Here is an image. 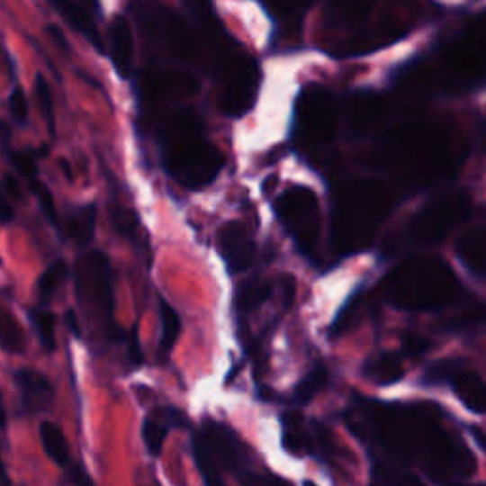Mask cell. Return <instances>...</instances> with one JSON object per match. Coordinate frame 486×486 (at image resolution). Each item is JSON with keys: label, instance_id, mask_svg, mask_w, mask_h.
I'll return each mask as SVG.
<instances>
[{"label": "cell", "instance_id": "cell-48", "mask_svg": "<svg viewBox=\"0 0 486 486\" xmlns=\"http://www.w3.org/2000/svg\"><path fill=\"white\" fill-rule=\"evenodd\" d=\"M282 287H284L285 306H291V302H292V299H294V292H297V285H294V280H292L291 275H285V277H284Z\"/></svg>", "mask_w": 486, "mask_h": 486}, {"label": "cell", "instance_id": "cell-10", "mask_svg": "<svg viewBox=\"0 0 486 486\" xmlns=\"http://www.w3.org/2000/svg\"><path fill=\"white\" fill-rule=\"evenodd\" d=\"M260 86V71L253 58L236 54L224 59L220 68L219 105L232 118L246 116L253 105Z\"/></svg>", "mask_w": 486, "mask_h": 486}, {"label": "cell", "instance_id": "cell-7", "mask_svg": "<svg viewBox=\"0 0 486 486\" xmlns=\"http://www.w3.org/2000/svg\"><path fill=\"white\" fill-rule=\"evenodd\" d=\"M472 202L464 194H445L426 203L407 227L395 236L397 246L429 248L437 246L470 215Z\"/></svg>", "mask_w": 486, "mask_h": 486}, {"label": "cell", "instance_id": "cell-17", "mask_svg": "<svg viewBox=\"0 0 486 486\" xmlns=\"http://www.w3.org/2000/svg\"><path fill=\"white\" fill-rule=\"evenodd\" d=\"M15 384L22 392L23 405L31 412L46 410L54 401V388L50 380L34 369H22L15 373Z\"/></svg>", "mask_w": 486, "mask_h": 486}, {"label": "cell", "instance_id": "cell-39", "mask_svg": "<svg viewBox=\"0 0 486 486\" xmlns=\"http://www.w3.org/2000/svg\"><path fill=\"white\" fill-rule=\"evenodd\" d=\"M32 193L34 196L39 198V205L42 207L44 215L50 219V222H54L56 227H59V220H58V210H56V200H54V194L50 193L48 186L42 184V183H32Z\"/></svg>", "mask_w": 486, "mask_h": 486}, {"label": "cell", "instance_id": "cell-52", "mask_svg": "<svg viewBox=\"0 0 486 486\" xmlns=\"http://www.w3.org/2000/svg\"><path fill=\"white\" fill-rule=\"evenodd\" d=\"M263 486H285V484H282L280 481H270V482H265Z\"/></svg>", "mask_w": 486, "mask_h": 486}, {"label": "cell", "instance_id": "cell-5", "mask_svg": "<svg viewBox=\"0 0 486 486\" xmlns=\"http://www.w3.org/2000/svg\"><path fill=\"white\" fill-rule=\"evenodd\" d=\"M409 445L412 462L437 481L467 479L475 473V456L460 437L448 433L436 412L426 407H407Z\"/></svg>", "mask_w": 486, "mask_h": 486}, {"label": "cell", "instance_id": "cell-15", "mask_svg": "<svg viewBox=\"0 0 486 486\" xmlns=\"http://www.w3.org/2000/svg\"><path fill=\"white\" fill-rule=\"evenodd\" d=\"M111 61L122 80H130L133 67V37L124 15H116L109 29Z\"/></svg>", "mask_w": 486, "mask_h": 486}, {"label": "cell", "instance_id": "cell-1", "mask_svg": "<svg viewBox=\"0 0 486 486\" xmlns=\"http://www.w3.org/2000/svg\"><path fill=\"white\" fill-rule=\"evenodd\" d=\"M160 143L166 171L188 190L212 184L224 166L222 152L210 141L203 120L193 109H179L166 118Z\"/></svg>", "mask_w": 486, "mask_h": 486}, {"label": "cell", "instance_id": "cell-8", "mask_svg": "<svg viewBox=\"0 0 486 486\" xmlns=\"http://www.w3.org/2000/svg\"><path fill=\"white\" fill-rule=\"evenodd\" d=\"M274 212L302 255L310 256L316 251L321 230V213L314 190L306 186H291L275 200Z\"/></svg>", "mask_w": 486, "mask_h": 486}, {"label": "cell", "instance_id": "cell-2", "mask_svg": "<svg viewBox=\"0 0 486 486\" xmlns=\"http://www.w3.org/2000/svg\"><path fill=\"white\" fill-rule=\"evenodd\" d=\"M454 139L439 126H407L390 131L380 145L378 164L416 179H441L456 167Z\"/></svg>", "mask_w": 486, "mask_h": 486}, {"label": "cell", "instance_id": "cell-37", "mask_svg": "<svg viewBox=\"0 0 486 486\" xmlns=\"http://www.w3.org/2000/svg\"><path fill=\"white\" fill-rule=\"evenodd\" d=\"M111 220L120 234H126L130 238H133L139 230L137 217L130 210H124V207L118 203L111 205Z\"/></svg>", "mask_w": 486, "mask_h": 486}, {"label": "cell", "instance_id": "cell-50", "mask_svg": "<svg viewBox=\"0 0 486 486\" xmlns=\"http://www.w3.org/2000/svg\"><path fill=\"white\" fill-rule=\"evenodd\" d=\"M48 32L51 34V37H56V42L63 48V50H68V44L65 42V37H63V32L58 29V27H48Z\"/></svg>", "mask_w": 486, "mask_h": 486}, {"label": "cell", "instance_id": "cell-29", "mask_svg": "<svg viewBox=\"0 0 486 486\" xmlns=\"http://www.w3.org/2000/svg\"><path fill=\"white\" fill-rule=\"evenodd\" d=\"M316 0H268L270 12L284 23H299Z\"/></svg>", "mask_w": 486, "mask_h": 486}, {"label": "cell", "instance_id": "cell-31", "mask_svg": "<svg viewBox=\"0 0 486 486\" xmlns=\"http://www.w3.org/2000/svg\"><path fill=\"white\" fill-rule=\"evenodd\" d=\"M486 325V304H477L472 308H465L460 314L450 316L445 323V331H467V328H475Z\"/></svg>", "mask_w": 486, "mask_h": 486}, {"label": "cell", "instance_id": "cell-53", "mask_svg": "<svg viewBox=\"0 0 486 486\" xmlns=\"http://www.w3.org/2000/svg\"><path fill=\"white\" fill-rule=\"evenodd\" d=\"M304 486H318V484H316V482H311V481H306Z\"/></svg>", "mask_w": 486, "mask_h": 486}, {"label": "cell", "instance_id": "cell-44", "mask_svg": "<svg viewBox=\"0 0 486 486\" xmlns=\"http://www.w3.org/2000/svg\"><path fill=\"white\" fill-rule=\"evenodd\" d=\"M71 482H73V486H94V481L90 479L88 472H86V467H82V465L73 467Z\"/></svg>", "mask_w": 486, "mask_h": 486}, {"label": "cell", "instance_id": "cell-25", "mask_svg": "<svg viewBox=\"0 0 486 486\" xmlns=\"http://www.w3.org/2000/svg\"><path fill=\"white\" fill-rule=\"evenodd\" d=\"M0 348L8 354L25 352V333L12 311L0 306Z\"/></svg>", "mask_w": 486, "mask_h": 486}, {"label": "cell", "instance_id": "cell-27", "mask_svg": "<svg viewBox=\"0 0 486 486\" xmlns=\"http://www.w3.org/2000/svg\"><path fill=\"white\" fill-rule=\"evenodd\" d=\"M270 294H272V285L268 282L249 280L238 287L234 304L238 311H249L263 304L265 301H268Z\"/></svg>", "mask_w": 486, "mask_h": 486}, {"label": "cell", "instance_id": "cell-14", "mask_svg": "<svg viewBox=\"0 0 486 486\" xmlns=\"http://www.w3.org/2000/svg\"><path fill=\"white\" fill-rule=\"evenodd\" d=\"M386 116V105L378 95L361 92L350 99L348 126L356 135H364L376 130Z\"/></svg>", "mask_w": 486, "mask_h": 486}, {"label": "cell", "instance_id": "cell-45", "mask_svg": "<svg viewBox=\"0 0 486 486\" xmlns=\"http://www.w3.org/2000/svg\"><path fill=\"white\" fill-rule=\"evenodd\" d=\"M3 193L8 196V198H14V200H17V198H20L22 196V188H20V183H17L15 181V177H12V176H6L4 177V181H3Z\"/></svg>", "mask_w": 486, "mask_h": 486}, {"label": "cell", "instance_id": "cell-6", "mask_svg": "<svg viewBox=\"0 0 486 486\" xmlns=\"http://www.w3.org/2000/svg\"><path fill=\"white\" fill-rule=\"evenodd\" d=\"M439 78L448 92H473L486 86V12L467 22L437 54Z\"/></svg>", "mask_w": 486, "mask_h": 486}, {"label": "cell", "instance_id": "cell-23", "mask_svg": "<svg viewBox=\"0 0 486 486\" xmlns=\"http://www.w3.org/2000/svg\"><path fill=\"white\" fill-rule=\"evenodd\" d=\"M160 320H162V333H160V342H158V359L162 363H167L181 335V318L176 311V308H171L166 301H162Z\"/></svg>", "mask_w": 486, "mask_h": 486}, {"label": "cell", "instance_id": "cell-18", "mask_svg": "<svg viewBox=\"0 0 486 486\" xmlns=\"http://www.w3.org/2000/svg\"><path fill=\"white\" fill-rule=\"evenodd\" d=\"M456 256L465 270L486 277V227H473L456 239Z\"/></svg>", "mask_w": 486, "mask_h": 486}, {"label": "cell", "instance_id": "cell-54", "mask_svg": "<svg viewBox=\"0 0 486 486\" xmlns=\"http://www.w3.org/2000/svg\"><path fill=\"white\" fill-rule=\"evenodd\" d=\"M88 3H90L92 6H95V4H97V0H88Z\"/></svg>", "mask_w": 486, "mask_h": 486}, {"label": "cell", "instance_id": "cell-41", "mask_svg": "<svg viewBox=\"0 0 486 486\" xmlns=\"http://www.w3.org/2000/svg\"><path fill=\"white\" fill-rule=\"evenodd\" d=\"M184 4H186V8L190 12H193L198 17L202 23L219 27L217 20H215V14H213L212 0H184Z\"/></svg>", "mask_w": 486, "mask_h": 486}, {"label": "cell", "instance_id": "cell-38", "mask_svg": "<svg viewBox=\"0 0 486 486\" xmlns=\"http://www.w3.org/2000/svg\"><path fill=\"white\" fill-rule=\"evenodd\" d=\"M12 164L31 183H34V179H37V173H39L37 154H34L32 150H17V152H14L12 154Z\"/></svg>", "mask_w": 486, "mask_h": 486}, {"label": "cell", "instance_id": "cell-22", "mask_svg": "<svg viewBox=\"0 0 486 486\" xmlns=\"http://www.w3.org/2000/svg\"><path fill=\"white\" fill-rule=\"evenodd\" d=\"M40 441L51 462L58 464L59 467L71 465V450H68L63 429L56 422L46 420L40 424Z\"/></svg>", "mask_w": 486, "mask_h": 486}, {"label": "cell", "instance_id": "cell-11", "mask_svg": "<svg viewBox=\"0 0 486 486\" xmlns=\"http://www.w3.org/2000/svg\"><path fill=\"white\" fill-rule=\"evenodd\" d=\"M76 292L78 299L99 314L101 321L112 323L114 292L111 260L103 251H88L76 260Z\"/></svg>", "mask_w": 486, "mask_h": 486}, {"label": "cell", "instance_id": "cell-30", "mask_svg": "<svg viewBox=\"0 0 486 486\" xmlns=\"http://www.w3.org/2000/svg\"><path fill=\"white\" fill-rule=\"evenodd\" d=\"M327 378H328V373L327 369L323 367V364H318V367L311 369L302 380L301 384L297 386V390H294V403L297 405H306L311 401V397H314L325 384H327Z\"/></svg>", "mask_w": 486, "mask_h": 486}, {"label": "cell", "instance_id": "cell-42", "mask_svg": "<svg viewBox=\"0 0 486 486\" xmlns=\"http://www.w3.org/2000/svg\"><path fill=\"white\" fill-rule=\"evenodd\" d=\"M10 112L14 116V120L17 124H25L27 116H29V105H27V97L23 94V90L15 88L10 95Z\"/></svg>", "mask_w": 486, "mask_h": 486}, {"label": "cell", "instance_id": "cell-3", "mask_svg": "<svg viewBox=\"0 0 486 486\" xmlns=\"http://www.w3.org/2000/svg\"><path fill=\"white\" fill-rule=\"evenodd\" d=\"M456 274L436 255H414L395 266L384 282L386 299L403 310H441L458 301Z\"/></svg>", "mask_w": 486, "mask_h": 486}, {"label": "cell", "instance_id": "cell-24", "mask_svg": "<svg viewBox=\"0 0 486 486\" xmlns=\"http://www.w3.org/2000/svg\"><path fill=\"white\" fill-rule=\"evenodd\" d=\"M95 230V207L82 205L65 220V234L76 243H88Z\"/></svg>", "mask_w": 486, "mask_h": 486}, {"label": "cell", "instance_id": "cell-36", "mask_svg": "<svg viewBox=\"0 0 486 486\" xmlns=\"http://www.w3.org/2000/svg\"><path fill=\"white\" fill-rule=\"evenodd\" d=\"M166 436H167V426L164 422L154 420V418L145 420V424H143V439H145L147 450L154 458H158L162 454Z\"/></svg>", "mask_w": 486, "mask_h": 486}, {"label": "cell", "instance_id": "cell-32", "mask_svg": "<svg viewBox=\"0 0 486 486\" xmlns=\"http://www.w3.org/2000/svg\"><path fill=\"white\" fill-rule=\"evenodd\" d=\"M65 277H67V265L63 263V260H56V263H51L44 270V274L39 277V284H37V291L42 302L54 297V292L61 287Z\"/></svg>", "mask_w": 486, "mask_h": 486}, {"label": "cell", "instance_id": "cell-47", "mask_svg": "<svg viewBox=\"0 0 486 486\" xmlns=\"http://www.w3.org/2000/svg\"><path fill=\"white\" fill-rule=\"evenodd\" d=\"M130 359L133 364H139L143 361V354L139 350V338H137V327L131 331V346H130Z\"/></svg>", "mask_w": 486, "mask_h": 486}, {"label": "cell", "instance_id": "cell-4", "mask_svg": "<svg viewBox=\"0 0 486 486\" xmlns=\"http://www.w3.org/2000/svg\"><path fill=\"white\" fill-rule=\"evenodd\" d=\"M392 210L384 184L374 179H352L337 188L333 200V241L340 253L367 246Z\"/></svg>", "mask_w": 486, "mask_h": 486}, {"label": "cell", "instance_id": "cell-33", "mask_svg": "<svg viewBox=\"0 0 486 486\" xmlns=\"http://www.w3.org/2000/svg\"><path fill=\"white\" fill-rule=\"evenodd\" d=\"M32 327L39 335V340L46 352L56 348V318L46 310H34L31 314Z\"/></svg>", "mask_w": 486, "mask_h": 486}, {"label": "cell", "instance_id": "cell-51", "mask_svg": "<svg viewBox=\"0 0 486 486\" xmlns=\"http://www.w3.org/2000/svg\"><path fill=\"white\" fill-rule=\"evenodd\" d=\"M0 486H12L10 484V479L4 472V464H3V458H0Z\"/></svg>", "mask_w": 486, "mask_h": 486}, {"label": "cell", "instance_id": "cell-40", "mask_svg": "<svg viewBox=\"0 0 486 486\" xmlns=\"http://www.w3.org/2000/svg\"><path fill=\"white\" fill-rule=\"evenodd\" d=\"M380 479L388 482L390 486H424V482L414 477L410 473H403V472H395V470H388V467H380L378 470Z\"/></svg>", "mask_w": 486, "mask_h": 486}, {"label": "cell", "instance_id": "cell-16", "mask_svg": "<svg viewBox=\"0 0 486 486\" xmlns=\"http://www.w3.org/2000/svg\"><path fill=\"white\" fill-rule=\"evenodd\" d=\"M202 437L220 465L232 472L239 470L243 456L239 453V443L236 441L234 431H230L227 426L212 422L203 428Z\"/></svg>", "mask_w": 486, "mask_h": 486}, {"label": "cell", "instance_id": "cell-26", "mask_svg": "<svg viewBox=\"0 0 486 486\" xmlns=\"http://www.w3.org/2000/svg\"><path fill=\"white\" fill-rule=\"evenodd\" d=\"M364 373H367L369 378H373L374 382H378V384H382V386L395 384V382L401 380L403 374H405L401 359H399L393 354H384V356L374 357L373 361L367 363Z\"/></svg>", "mask_w": 486, "mask_h": 486}, {"label": "cell", "instance_id": "cell-21", "mask_svg": "<svg viewBox=\"0 0 486 486\" xmlns=\"http://www.w3.org/2000/svg\"><path fill=\"white\" fill-rule=\"evenodd\" d=\"M454 393L465 409L472 412L484 414L486 412V384L479 374L464 369L453 382H450Z\"/></svg>", "mask_w": 486, "mask_h": 486}, {"label": "cell", "instance_id": "cell-13", "mask_svg": "<svg viewBox=\"0 0 486 486\" xmlns=\"http://www.w3.org/2000/svg\"><path fill=\"white\" fill-rule=\"evenodd\" d=\"M376 6V0H327L325 25L331 29L363 31Z\"/></svg>", "mask_w": 486, "mask_h": 486}, {"label": "cell", "instance_id": "cell-43", "mask_svg": "<svg viewBox=\"0 0 486 486\" xmlns=\"http://www.w3.org/2000/svg\"><path fill=\"white\" fill-rule=\"evenodd\" d=\"M429 346H431V342L424 337H418V335H405V338H403V350L410 357L424 356L429 350Z\"/></svg>", "mask_w": 486, "mask_h": 486}, {"label": "cell", "instance_id": "cell-19", "mask_svg": "<svg viewBox=\"0 0 486 486\" xmlns=\"http://www.w3.org/2000/svg\"><path fill=\"white\" fill-rule=\"evenodd\" d=\"M145 86L154 97L186 95L198 90V82L181 71H154L147 76Z\"/></svg>", "mask_w": 486, "mask_h": 486}, {"label": "cell", "instance_id": "cell-49", "mask_svg": "<svg viewBox=\"0 0 486 486\" xmlns=\"http://www.w3.org/2000/svg\"><path fill=\"white\" fill-rule=\"evenodd\" d=\"M65 318H67V325H68V327H71V331H73V335H75V337H80V327H78V321H76V316H75V311H73V310H68V311H67V314H65Z\"/></svg>", "mask_w": 486, "mask_h": 486}, {"label": "cell", "instance_id": "cell-35", "mask_svg": "<svg viewBox=\"0 0 486 486\" xmlns=\"http://www.w3.org/2000/svg\"><path fill=\"white\" fill-rule=\"evenodd\" d=\"M34 99H37V107L46 120V124L54 131V95H51L50 84L42 75H39L37 80H34Z\"/></svg>", "mask_w": 486, "mask_h": 486}, {"label": "cell", "instance_id": "cell-12", "mask_svg": "<svg viewBox=\"0 0 486 486\" xmlns=\"http://www.w3.org/2000/svg\"><path fill=\"white\" fill-rule=\"evenodd\" d=\"M219 251L232 274L248 270L255 260V243L248 229L239 222H227L217 236Z\"/></svg>", "mask_w": 486, "mask_h": 486}, {"label": "cell", "instance_id": "cell-28", "mask_svg": "<svg viewBox=\"0 0 486 486\" xmlns=\"http://www.w3.org/2000/svg\"><path fill=\"white\" fill-rule=\"evenodd\" d=\"M193 448H194V458H196L198 470H200V473L203 477L205 486H224V481H222L220 472H219L217 458L213 456L210 446L205 445L202 436L194 437Z\"/></svg>", "mask_w": 486, "mask_h": 486}, {"label": "cell", "instance_id": "cell-9", "mask_svg": "<svg viewBox=\"0 0 486 486\" xmlns=\"http://www.w3.org/2000/svg\"><path fill=\"white\" fill-rule=\"evenodd\" d=\"M338 128L335 97L320 86L306 88L294 103V131L308 147L331 143Z\"/></svg>", "mask_w": 486, "mask_h": 486}, {"label": "cell", "instance_id": "cell-34", "mask_svg": "<svg viewBox=\"0 0 486 486\" xmlns=\"http://www.w3.org/2000/svg\"><path fill=\"white\" fill-rule=\"evenodd\" d=\"M465 367L462 364V361H454V359H445V361H436L429 364V369L424 374V380L428 384H441V382H453Z\"/></svg>", "mask_w": 486, "mask_h": 486}, {"label": "cell", "instance_id": "cell-46", "mask_svg": "<svg viewBox=\"0 0 486 486\" xmlns=\"http://www.w3.org/2000/svg\"><path fill=\"white\" fill-rule=\"evenodd\" d=\"M14 219V207L10 205V198L0 193V224L10 222Z\"/></svg>", "mask_w": 486, "mask_h": 486}, {"label": "cell", "instance_id": "cell-20", "mask_svg": "<svg viewBox=\"0 0 486 486\" xmlns=\"http://www.w3.org/2000/svg\"><path fill=\"white\" fill-rule=\"evenodd\" d=\"M50 4L56 8V12L75 31L84 34V37L88 39L97 50H103L99 31L94 23V17L88 14V10H84V6H80L76 0H50Z\"/></svg>", "mask_w": 486, "mask_h": 486}]
</instances>
